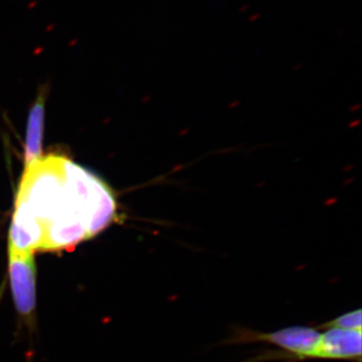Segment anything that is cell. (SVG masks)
Segmentation results:
<instances>
[{"label": "cell", "instance_id": "1", "mask_svg": "<svg viewBox=\"0 0 362 362\" xmlns=\"http://www.w3.org/2000/svg\"><path fill=\"white\" fill-rule=\"evenodd\" d=\"M115 197L103 180L59 156L25 168L9 228L8 252L71 249L115 218Z\"/></svg>", "mask_w": 362, "mask_h": 362}, {"label": "cell", "instance_id": "2", "mask_svg": "<svg viewBox=\"0 0 362 362\" xmlns=\"http://www.w3.org/2000/svg\"><path fill=\"white\" fill-rule=\"evenodd\" d=\"M322 332L308 326H291L273 332L240 328L233 331L232 337L225 342L226 345L246 344V343L263 342L277 346L282 350L280 358L292 361L318 359Z\"/></svg>", "mask_w": 362, "mask_h": 362}, {"label": "cell", "instance_id": "3", "mask_svg": "<svg viewBox=\"0 0 362 362\" xmlns=\"http://www.w3.org/2000/svg\"><path fill=\"white\" fill-rule=\"evenodd\" d=\"M8 277L16 311L30 318L37 303V268L33 255L8 252Z\"/></svg>", "mask_w": 362, "mask_h": 362}, {"label": "cell", "instance_id": "4", "mask_svg": "<svg viewBox=\"0 0 362 362\" xmlns=\"http://www.w3.org/2000/svg\"><path fill=\"white\" fill-rule=\"evenodd\" d=\"M318 359L361 362V331L338 328L324 329Z\"/></svg>", "mask_w": 362, "mask_h": 362}, {"label": "cell", "instance_id": "5", "mask_svg": "<svg viewBox=\"0 0 362 362\" xmlns=\"http://www.w3.org/2000/svg\"><path fill=\"white\" fill-rule=\"evenodd\" d=\"M45 124V96L37 97L28 115L25 143V168L39 160L42 152Z\"/></svg>", "mask_w": 362, "mask_h": 362}, {"label": "cell", "instance_id": "6", "mask_svg": "<svg viewBox=\"0 0 362 362\" xmlns=\"http://www.w3.org/2000/svg\"><path fill=\"white\" fill-rule=\"evenodd\" d=\"M361 310L357 309L356 311L347 312L342 315L327 321L324 324L319 325L318 329H327V328H338L343 330H362Z\"/></svg>", "mask_w": 362, "mask_h": 362}]
</instances>
